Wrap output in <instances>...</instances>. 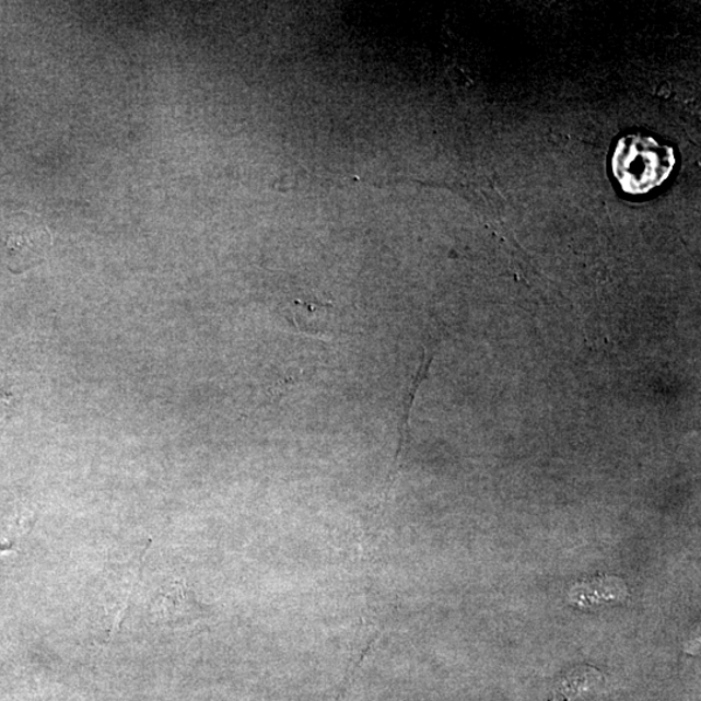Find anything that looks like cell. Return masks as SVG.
I'll return each instance as SVG.
<instances>
[{
    "label": "cell",
    "mask_w": 701,
    "mask_h": 701,
    "mask_svg": "<svg viewBox=\"0 0 701 701\" xmlns=\"http://www.w3.org/2000/svg\"><path fill=\"white\" fill-rule=\"evenodd\" d=\"M677 164L676 151L641 133L620 138L610 154V172L617 186L629 197L642 198L661 187Z\"/></svg>",
    "instance_id": "1"
},
{
    "label": "cell",
    "mask_w": 701,
    "mask_h": 701,
    "mask_svg": "<svg viewBox=\"0 0 701 701\" xmlns=\"http://www.w3.org/2000/svg\"><path fill=\"white\" fill-rule=\"evenodd\" d=\"M151 614L164 628L183 629L203 620L206 609L185 582L176 581L157 594L152 603Z\"/></svg>",
    "instance_id": "2"
},
{
    "label": "cell",
    "mask_w": 701,
    "mask_h": 701,
    "mask_svg": "<svg viewBox=\"0 0 701 701\" xmlns=\"http://www.w3.org/2000/svg\"><path fill=\"white\" fill-rule=\"evenodd\" d=\"M145 552H148V547L138 554L136 560H131L127 566L116 572L110 579L113 582L108 583L106 593H104V608H106L109 621L108 640L116 634L117 630L121 629L122 621L127 617L137 583L142 575Z\"/></svg>",
    "instance_id": "3"
},
{
    "label": "cell",
    "mask_w": 701,
    "mask_h": 701,
    "mask_svg": "<svg viewBox=\"0 0 701 701\" xmlns=\"http://www.w3.org/2000/svg\"><path fill=\"white\" fill-rule=\"evenodd\" d=\"M627 596L628 587L622 580L603 575L575 585L569 598L575 606L588 607L604 601H621Z\"/></svg>",
    "instance_id": "4"
},
{
    "label": "cell",
    "mask_w": 701,
    "mask_h": 701,
    "mask_svg": "<svg viewBox=\"0 0 701 701\" xmlns=\"http://www.w3.org/2000/svg\"><path fill=\"white\" fill-rule=\"evenodd\" d=\"M603 682L604 677L599 670L587 665L579 666L561 679L551 701H574L582 693L598 689Z\"/></svg>",
    "instance_id": "5"
}]
</instances>
